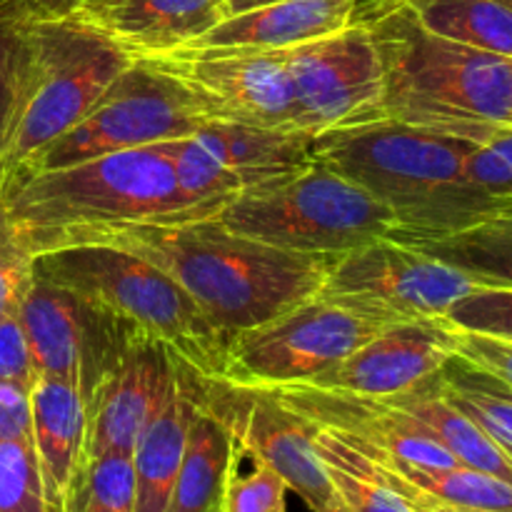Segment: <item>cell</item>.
Segmentation results:
<instances>
[{
	"label": "cell",
	"instance_id": "cell-1",
	"mask_svg": "<svg viewBox=\"0 0 512 512\" xmlns=\"http://www.w3.org/2000/svg\"><path fill=\"white\" fill-rule=\"evenodd\" d=\"M173 145H145L0 183V215L28 255L95 243L125 225L210 218L175 178Z\"/></svg>",
	"mask_w": 512,
	"mask_h": 512
},
{
	"label": "cell",
	"instance_id": "cell-2",
	"mask_svg": "<svg viewBox=\"0 0 512 512\" xmlns=\"http://www.w3.org/2000/svg\"><path fill=\"white\" fill-rule=\"evenodd\" d=\"M95 243L120 245L163 268L225 338L318 295L338 260L273 248L233 233L213 215L125 225Z\"/></svg>",
	"mask_w": 512,
	"mask_h": 512
},
{
	"label": "cell",
	"instance_id": "cell-3",
	"mask_svg": "<svg viewBox=\"0 0 512 512\" xmlns=\"http://www.w3.org/2000/svg\"><path fill=\"white\" fill-rule=\"evenodd\" d=\"M473 145L383 118L315 135L313 155L393 213V240L415 243L460 233L510 205L470 183Z\"/></svg>",
	"mask_w": 512,
	"mask_h": 512
},
{
	"label": "cell",
	"instance_id": "cell-4",
	"mask_svg": "<svg viewBox=\"0 0 512 512\" xmlns=\"http://www.w3.org/2000/svg\"><path fill=\"white\" fill-rule=\"evenodd\" d=\"M368 30L383 65L385 118L470 143L512 128V58L430 33L408 5Z\"/></svg>",
	"mask_w": 512,
	"mask_h": 512
},
{
	"label": "cell",
	"instance_id": "cell-5",
	"mask_svg": "<svg viewBox=\"0 0 512 512\" xmlns=\"http://www.w3.org/2000/svg\"><path fill=\"white\" fill-rule=\"evenodd\" d=\"M33 273L160 340L195 373L220 378L228 338L163 268L143 255L110 243L70 245L33 258Z\"/></svg>",
	"mask_w": 512,
	"mask_h": 512
},
{
	"label": "cell",
	"instance_id": "cell-6",
	"mask_svg": "<svg viewBox=\"0 0 512 512\" xmlns=\"http://www.w3.org/2000/svg\"><path fill=\"white\" fill-rule=\"evenodd\" d=\"M213 218L233 233L318 258H340L398 230L378 198L320 160L233 195Z\"/></svg>",
	"mask_w": 512,
	"mask_h": 512
},
{
	"label": "cell",
	"instance_id": "cell-7",
	"mask_svg": "<svg viewBox=\"0 0 512 512\" xmlns=\"http://www.w3.org/2000/svg\"><path fill=\"white\" fill-rule=\"evenodd\" d=\"M30 33L33 63L23 110L5 153L3 180L80 123L135 63L118 40L80 13L35 18Z\"/></svg>",
	"mask_w": 512,
	"mask_h": 512
},
{
	"label": "cell",
	"instance_id": "cell-8",
	"mask_svg": "<svg viewBox=\"0 0 512 512\" xmlns=\"http://www.w3.org/2000/svg\"><path fill=\"white\" fill-rule=\"evenodd\" d=\"M385 325L323 293L225 343L220 378L250 388H283L323 378Z\"/></svg>",
	"mask_w": 512,
	"mask_h": 512
},
{
	"label": "cell",
	"instance_id": "cell-9",
	"mask_svg": "<svg viewBox=\"0 0 512 512\" xmlns=\"http://www.w3.org/2000/svg\"><path fill=\"white\" fill-rule=\"evenodd\" d=\"M203 123V115L173 78L145 60H135L80 123L13 173H40L120 150L188 138Z\"/></svg>",
	"mask_w": 512,
	"mask_h": 512
},
{
	"label": "cell",
	"instance_id": "cell-10",
	"mask_svg": "<svg viewBox=\"0 0 512 512\" xmlns=\"http://www.w3.org/2000/svg\"><path fill=\"white\" fill-rule=\"evenodd\" d=\"M180 365L200 408L228 428L240 453L278 473L313 512L338 498L315 445L318 425L290 408L275 390L205 378Z\"/></svg>",
	"mask_w": 512,
	"mask_h": 512
},
{
	"label": "cell",
	"instance_id": "cell-11",
	"mask_svg": "<svg viewBox=\"0 0 512 512\" xmlns=\"http://www.w3.org/2000/svg\"><path fill=\"white\" fill-rule=\"evenodd\" d=\"M483 288L463 270L385 238L340 255L320 293L350 310L390 325L445 315L460 298Z\"/></svg>",
	"mask_w": 512,
	"mask_h": 512
},
{
	"label": "cell",
	"instance_id": "cell-12",
	"mask_svg": "<svg viewBox=\"0 0 512 512\" xmlns=\"http://www.w3.org/2000/svg\"><path fill=\"white\" fill-rule=\"evenodd\" d=\"M35 373L73 383L88 408L90 398L140 330L93 300L33 273L18 305Z\"/></svg>",
	"mask_w": 512,
	"mask_h": 512
},
{
	"label": "cell",
	"instance_id": "cell-13",
	"mask_svg": "<svg viewBox=\"0 0 512 512\" xmlns=\"http://www.w3.org/2000/svg\"><path fill=\"white\" fill-rule=\"evenodd\" d=\"M145 63L173 78L205 123L295 130L285 50L180 48Z\"/></svg>",
	"mask_w": 512,
	"mask_h": 512
},
{
	"label": "cell",
	"instance_id": "cell-14",
	"mask_svg": "<svg viewBox=\"0 0 512 512\" xmlns=\"http://www.w3.org/2000/svg\"><path fill=\"white\" fill-rule=\"evenodd\" d=\"M285 60L300 133L315 138L385 118L383 65L368 25L295 45Z\"/></svg>",
	"mask_w": 512,
	"mask_h": 512
},
{
	"label": "cell",
	"instance_id": "cell-15",
	"mask_svg": "<svg viewBox=\"0 0 512 512\" xmlns=\"http://www.w3.org/2000/svg\"><path fill=\"white\" fill-rule=\"evenodd\" d=\"M313 160V135L215 120L173 145L180 190L195 205L213 213L233 195L295 173Z\"/></svg>",
	"mask_w": 512,
	"mask_h": 512
},
{
	"label": "cell",
	"instance_id": "cell-16",
	"mask_svg": "<svg viewBox=\"0 0 512 512\" xmlns=\"http://www.w3.org/2000/svg\"><path fill=\"white\" fill-rule=\"evenodd\" d=\"M460 333L463 330L448 315L390 323L338 368L303 385L358 398H395L438 375L450 360L458 358Z\"/></svg>",
	"mask_w": 512,
	"mask_h": 512
},
{
	"label": "cell",
	"instance_id": "cell-17",
	"mask_svg": "<svg viewBox=\"0 0 512 512\" xmlns=\"http://www.w3.org/2000/svg\"><path fill=\"white\" fill-rule=\"evenodd\" d=\"M178 388V358L160 340L140 335L88 403L85 458L133 455L135 443Z\"/></svg>",
	"mask_w": 512,
	"mask_h": 512
},
{
	"label": "cell",
	"instance_id": "cell-18",
	"mask_svg": "<svg viewBox=\"0 0 512 512\" xmlns=\"http://www.w3.org/2000/svg\"><path fill=\"white\" fill-rule=\"evenodd\" d=\"M270 390H275L310 423L333 430L338 438L360 450L428 470L460 465L413 415L390 400L358 398L313 385H283Z\"/></svg>",
	"mask_w": 512,
	"mask_h": 512
},
{
	"label": "cell",
	"instance_id": "cell-19",
	"mask_svg": "<svg viewBox=\"0 0 512 512\" xmlns=\"http://www.w3.org/2000/svg\"><path fill=\"white\" fill-rule=\"evenodd\" d=\"M228 0H113L73 10L98 23L133 60L188 48L228 18Z\"/></svg>",
	"mask_w": 512,
	"mask_h": 512
},
{
	"label": "cell",
	"instance_id": "cell-20",
	"mask_svg": "<svg viewBox=\"0 0 512 512\" xmlns=\"http://www.w3.org/2000/svg\"><path fill=\"white\" fill-rule=\"evenodd\" d=\"M33 445L50 510H63L75 475L85 463L88 410L73 383L38 375L30 388Z\"/></svg>",
	"mask_w": 512,
	"mask_h": 512
},
{
	"label": "cell",
	"instance_id": "cell-21",
	"mask_svg": "<svg viewBox=\"0 0 512 512\" xmlns=\"http://www.w3.org/2000/svg\"><path fill=\"white\" fill-rule=\"evenodd\" d=\"M355 25L353 0H278L230 15L188 48L288 50Z\"/></svg>",
	"mask_w": 512,
	"mask_h": 512
},
{
	"label": "cell",
	"instance_id": "cell-22",
	"mask_svg": "<svg viewBox=\"0 0 512 512\" xmlns=\"http://www.w3.org/2000/svg\"><path fill=\"white\" fill-rule=\"evenodd\" d=\"M198 403L178 360V388L143 430L133 450L135 512H168L185 440Z\"/></svg>",
	"mask_w": 512,
	"mask_h": 512
},
{
	"label": "cell",
	"instance_id": "cell-23",
	"mask_svg": "<svg viewBox=\"0 0 512 512\" xmlns=\"http://www.w3.org/2000/svg\"><path fill=\"white\" fill-rule=\"evenodd\" d=\"M385 400L413 415L460 465L483 470L512 483V463L505 450L470 415H465L445 398L438 385V375L423 380L408 393Z\"/></svg>",
	"mask_w": 512,
	"mask_h": 512
},
{
	"label": "cell",
	"instance_id": "cell-24",
	"mask_svg": "<svg viewBox=\"0 0 512 512\" xmlns=\"http://www.w3.org/2000/svg\"><path fill=\"white\" fill-rule=\"evenodd\" d=\"M238 455L240 450L228 428L198 405L168 512H218Z\"/></svg>",
	"mask_w": 512,
	"mask_h": 512
},
{
	"label": "cell",
	"instance_id": "cell-25",
	"mask_svg": "<svg viewBox=\"0 0 512 512\" xmlns=\"http://www.w3.org/2000/svg\"><path fill=\"white\" fill-rule=\"evenodd\" d=\"M405 245L463 270L483 288H512V203L460 233Z\"/></svg>",
	"mask_w": 512,
	"mask_h": 512
},
{
	"label": "cell",
	"instance_id": "cell-26",
	"mask_svg": "<svg viewBox=\"0 0 512 512\" xmlns=\"http://www.w3.org/2000/svg\"><path fill=\"white\" fill-rule=\"evenodd\" d=\"M405 5L440 38L512 58V10L498 0H408Z\"/></svg>",
	"mask_w": 512,
	"mask_h": 512
},
{
	"label": "cell",
	"instance_id": "cell-27",
	"mask_svg": "<svg viewBox=\"0 0 512 512\" xmlns=\"http://www.w3.org/2000/svg\"><path fill=\"white\" fill-rule=\"evenodd\" d=\"M315 445L328 468L335 495L353 512H415L413 505L385 483L373 458L360 453L350 443L333 433L318 428Z\"/></svg>",
	"mask_w": 512,
	"mask_h": 512
},
{
	"label": "cell",
	"instance_id": "cell-28",
	"mask_svg": "<svg viewBox=\"0 0 512 512\" xmlns=\"http://www.w3.org/2000/svg\"><path fill=\"white\" fill-rule=\"evenodd\" d=\"M363 453L383 460L405 483H410L415 490L428 495V498L440 500V503L483 512H512V483L503 478H495L490 473H483V470L468 468V465L428 470L405 465L400 460L385 458V455L370 453V450H363Z\"/></svg>",
	"mask_w": 512,
	"mask_h": 512
},
{
	"label": "cell",
	"instance_id": "cell-29",
	"mask_svg": "<svg viewBox=\"0 0 512 512\" xmlns=\"http://www.w3.org/2000/svg\"><path fill=\"white\" fill-rule=\"evenodd\" d=\"M445 398L475 420L503 450L512 448V393L463 358H453L438 373Z\"/></svg>",
	"mask_w": 512,
	"mask_h": 512
},
{
	"label": "cell",
	"instance_id": "cell-30",
	"mask_svg": "<svg viewBox=\"0 0 512 512\" xmlns=\"http://www.w3.org/2000/svg\"><path fill=\"white\" fill-rule=\"evenodd\" d=\"M60 512H135L133 458L123 453L85 458Z\"/></svg>",
	"mask_w": 512,
	"mask_h": 512
},
{
	"label": "cell",
	"instance_id": "cell-31",
	"mask_svg": "<svg viewBox=\"0 0 512 512\" xmlns=\"http://www.w3.org/2000/svg\"><path fill=\"white\" fill-rule=\"evenodd\" d=\"M28 18H0V180L10 138L23 110L33 63V33Z\"/></svg>",
	"mask_w": 512,
	"mask_h": 512
},
{
	"label": "cell",
	"instance_id": "cell-32",
	"mask_svg": "<svg viewBox=\"0 0 512 512\" xmlns=\"http://www.w3.org/2000/svg\"><path fill=\"white\" fill-rule=\"evenodd\" d=\"M0 512H53L30 440H0Z\"/></svg>",
	"mask_w": 512,
	"mask_h": 512
},
{
	"label": "cell",
	"instance_id": "cell-33",
	"mask_svg": "<svg viewBox=\"0 0 512 512\" xmlns=\"http://www.w3.org/2000/svg\"><path fill=\"white\" fill-rule=\"evenodd\" d=\"M240 460H243V453L238 455L230 470L220 512H285L288 508L285 480L268 465L255 463V460L250 473H240Z\"/></svg>",
	"mask_w": 512,
	"mask_h": 512
},
{
	"label": "cell",
	"instance_id": "cell-34",
	"mask_svg": "<svg viewBox=\"0 0 512 512\" xmlns=\"http://www.w3.org/2000/svg\"><path fill=\"white\" fill-rule=\"evenodd\" d=\"M460 330L512 343V288H478L448 310Z\"/></svg>",
	"mask_w": 512,
	"mask_h": 512
},
{
	"label": "cell",
	"instance_id": "cell-35",
	"mask_svg": "<svg viewBox=\"0 0 512 512\" xmlns=\"http://www.w3.org/2000/svg\"><path fill=\"white\" fill-rule=\"evenodd\" d=\"M468 178L490 198L512 203V128L470 148Z\"/></svg>",
	"mask_w": 512,
	"mask_h": 512
},
{
	"label": "cell",
	"instance_id": "cell-36",
	"mask_svg": "<svg viewBox=\"0 0 512 512\" xmlns=\"http://www.w3.org/2000/svg\"><path fill=\"white\" fill-rule=\"evenodd\" d=\"M30 278H33V255L20 248L0 215V320L18 310Z\"/></svg>",
	"mask_w": 512,
	"mask_h": 512
},
{
	"label": "cell",
	"instance_id": "cell-37",
	"mask_svg": "<svg viewBox=\"0 0 512 512\" xmlns=\"http://www.w3.org/2000/svg\"><path fill=\"white\" fill-rule=\"evenodd\" d=\"M458 358H463L465 363L473 365V368L480 370V373L498 380L500 385H505V388L512 393V343L510 340L490 338V335L463 330V333H460Z\"/></svg>",
	"mask_w": 512,
	"mask_h": 512
},
{
	"label": "cell",
	"instance_id": "cell-38",
	"mask_svg": "<svg viewBox=\"0 0 512 512\" xmlns=\"http://www.w3.org/2000/svg\"><path fill=\"white\" fill-rule=\"evenodd\" d=\"M0 440H30L33 443V410L30 390L0 380Z\"/></svg>",
	"mask_w": 512,
	"mask_h": 512
},
{
	"label": "cell",
	"instance_id": "cell-39",
	"mask_svg": "<svg viewBox=\"0 0 512 512\" xmlns=\"http://www.w3.org/2000/svg\"><path fill=\"white\" fill-rule=\"evenodd\" d=\"M83 0H0V18H53L73 13Z\"/></svg>",
	"mask_w": 512,
	"mask_h": 512
},
{
	"label": "cell",
	"instance_id": "cell-40",
	"mask_svg": "<svg viewBox=\"0 0 512 512\" xmlns=\"http://www.w3.org/2000/svg\"><path fill=\"white\" fill-rule=\"evenodd\" d=\"M365 455H368V453H365ZM370 458H373V455H370ZM373 460H375V465H378L380 475H383V478H385V483H388L393 490H398V493L403 495V498L408 500L410 505H413L415 512H438V510L433 508V503H430L428 495H423V493H420V490H415L413 485L405 483V480L400 478L398 473H393V470H390L388 465L383 463V460H378V458H373Z\"/></svg>",
	"mask_w": 512,
	"mask_h": 512
},
{
	"label": "cell",
	"instance_id": "cell-41",
	"mask_svg": "<svg viewBox=\"0 0 512 512\" xmlns=\"http://www.w3.org/2000/svg\"><path fill=\"white\" fill-rule=\"evenodd\" d=\"M408 0H353V13H355V23L358 25H370L373 20L383 18L388 15L390 10L400 8Z\"/></svg>",
	"mask_w": 512,
	"mask_h": 512
},
{
	"label": "cell",
	"instance_id": "cell-42",
	"mask_svg": "<svg viewBox=\"0 0 512 512\" xmlns=\"http://www.w3.org/2000/svg\"><path fill=\"white\" fill-rule=\"evenodd\" d=\"M270 3H278V0H228L225 10H228V18H230V15L245 13V10H253V8H263V5H270Z\"/></svg>",
	"mask_w": 512,
	"mask_h": 512
},
{
	"label": "cell",
	"instance_id": "cell-43",
	"mask_svg": "<svg viewBox=\"0 0 512 512\" xmlns=\"http://www.w3.org/2000/svg\"><path fill=\"white\" fill-rule=\"evenodd\" d=\"M320 512H353V510H350L348 505L343 503V500H340V498H335L333 503L328 505V508H325V510H320Z\"/></svg>",
	"mask_w": 512,
	"mask_h": 512
},
{
	"label": "cell",
	"instance_id": "cell-44",
	"mask_svg": "<svg viewBox=\"0 0 512 512\" xmlns=\"http://www.w3.org/2000/svg\"><path fill=\"white\" fill-rule=\"evenodd\" d=\"M113 3V0H83V5H80L78 10H90V8H100V5H108Z\"/></svg>",
	"mask_w": 512,
	"mask_h": 512
},
{
	"label": "cell",
	"instance_id": "cell-45",
	"mask_svg": "<svg viewBox=\"0 0 512 512\" xmlns=\"http://www.w3.org/2000/svg\"><path fill=\"white\" fill-rule=\"evenodd\" d=\"M498 3H503V5H508V8L512 10V0H498Z\"/></svg>",
	"mask_w": 512,
	"mask_h": 512
},
{
	"label": "cell",
	"instance_id": "cell-46",
	"mask_svg": "<svg viewBox=\"0 0 512 512\" xmlns=\"http://www.w3.org/2000/svg\"><path fill=\"white\" fill-rule=\"evenodd\" d=\"M505 455H508V458H510V463H512V448H510V450H505Z\"/></svg>",
	"mask_w": 512,
	"mask_h": 512
},
{
	"label": "cell",
	"instance_id": "cell-47",
	"mask_svg": "<svg viewBox=\"0 0 512 512\" xmlns=\"http://www.w3.org/2000/svg\"><path fill=\"white\" fill-rule=\"evenodd\" d=\"M218 512H220V510H218Z\"/></svg>",
	"mask_w": 512,
	"mask_h": 512
}]
</instances>
